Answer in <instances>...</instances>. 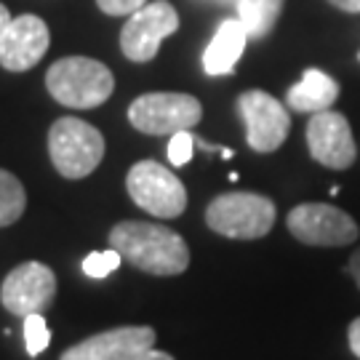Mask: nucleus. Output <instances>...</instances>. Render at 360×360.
Here are the masks:
<instances>
[{
    "mask_svg": "<svg viewBox=\"0 0 360 360\" xmlns=\"http://www.w3.org/2000/svg\"><path fill=\"white\" fill-rule=\"evenodd\" d=\"M110 248H115L131 267L158 275L174 278L190 267V248L179 232L150 224V221H120L110 230Z\"/></svg>",
    "mask_w": 360,
    "mask_h": 360,
    "instance_id": "nucleus-1",
    "label": "nucleus"
},
{
    "mask_svg": "<svg viewBox=\"0 0 360 360\" xmlns=\"http://www.w3.org/2000/svg\"><path fill=\"white\" fill-rule=\"evenodd\" d=\"M46 89L53 99L72 110H94L115 91V77L104 62L91 56H65L46 72Z\"/></svg>",
    "mask_w": 360,
    "mask_h": 360,
    "instance_id": "nucleus-2",
    "label": "nucleus"
},
{
    "mask_svg": "<svg viewBox=\"0 0 360 360\" xmlns=\"http://www.w3.org/2000/svg\"><path fill=\"white\" fill-rule=\"evenodd\" d=\"M104 136L96 126L77 117H59L49 129V155L65 179H86L104 158Z\"/></svg>",
    "mask_w": 360,
    "mask_h": 360,
    "instance_id": "nucleus-3",
    "label": "nucleus"
},
{
    "mask_svg": "<svg viewBox=\"0 0 360 360\" xmlns=\"http://www.w3.org/2000/svg\"><path fill=\"white\" fill-rule=\"evenodd\" d=\"M206 224L232 240H259L275 224V203L259 193L217 195L206 208Z\"/></svg>",
    "mask_w": 360,
    "mask_h": 360,
    "instance_id": "nucleus-4",
    "label": "nucleus"
},
{
    "mask_svg": "<svg viewBox=\"0 0 360 360\" xmlns=\"http://www.w3.org/2000/svg\"><path fill=\"white\" fill-rule=\"evenodd\" d=\"M203 104L190 94L153 91L136 96L129 107L131 126L150 136H171L176 131H190L200 123Z\"/></svg>",
    "mask_w": 360,
    "mask_h": 360,
    "instance_id": "nucleus-5",
    "label": "nucleus"
},
{
    "mask_svg": "<svg viewBox=\"0 0 360 360\" xmlns=\"http://www.w3.org/2000/svg\"><path fill=\"white\" fill-rule=\"evenodd\" d=\"M126 190L131 200L147 214L160 219H176L187 208V190L171 168L155 160L134 163L126 176Z\"/></svg>",
    "mask_w": 360,
    "mask_h": 360,
    "instance_id": "nucleus-6",
    "label": "nucleus"
},
{
    "mask_svg": "<svg viewBox=\"0 0 360 360\" xmlns=\"http://www.w3.org/2000/svg\"><path fill=\"white\" fill-rule=\"evenodd\" d=\"M176 30H179L176 8L168 0H153L126 19V25L120 30V51L136 65L153 62L160 43Z\"/></svg>",
    "mask_w": 360,
    "mask_h": 360,
    "instance_id": "nucleus-7",
    "label": "nucleus"
},
{
    "mask_svg": "<svg viewBox=\"0 0 360 360\" xmlns=\"http://www.w3.org/2000/svg\"><path fill=\"white\" fill-rule=\"evenodd\" d=\"M238 112L245 123V139L254 153H275L288 139L291 115L267 91H243L238 96Z\"/></svg>",
    "mask_w": 360,
    "mask_h": 360,
    "instance_id": "nucleus-8",
    "label": "nucleus"
},
{
    "mask_svg": "<svg viewBox=\"0 0 360 360\" xmlns=\"http://www.w3.org/2000/svg\"><path fill=\"white\" fill-rule=\"evenodd\" d=\"M288 232L307 245H349L358 240V224L347 211L328 203H302L288 211Z\"/></svg>",
    "mask_w": 360,
    "mask_h": 360,
    "instance_id": "nucleus-9",
    "label": "nucleus"
},
{
    "mask_svg": "<svg viewBox=\"0 0 360 360\" xmlns=\"http://www.w3.org/2000/svg\"><path fill=\"white\" fill-rule=\"evenodd\" d=\"M56 275L43 262H25L8 272L0 288V302L11 315H43L53 304Z\"/></svg>",
    "mask_w": 360,
    "mask_h": 360,
    "instance_id": "nucleus-10",
    "label": "nucleus"
},
{
    "mask_svg": "<svg viewBox=\"0 0 360 360\" xmlns=\"http://www.w3.org/2000/svg\"><path fill=\"white\" fill-rule=\"evenodd\" d=\"M309 155L326 168H349L358 158V147L352 139L347 117L334 110L315 112L307 123Z\"/></svg>",
    "mask_w": 360,
    "mask_h": 360,
    "instance_id": "nucleus-11",
    "label": "nucleus"
},
{
    "mask_svg": "<svg viewBox=\"0 0 360 360\" xmlns=\"http://www.w3.org/2000/svg\"><path fill=\"white\" fill-rule=\"evenodd\" d=\"M153 347L155 331L150 326H117L72 345L59 360H126Z\"/></svg>",
    "mask_w": 360,
    "mask_h": 360,
    "instance_id": "nucleus-12",
    "label": "nucleus"
},
{
    "mask_svg": "<svg viewBox=\"0 0 360 360\" xmlns=\"http://www.w3.org/2000/svg\"><path fill=\"white\" fill-rule=\"evenodd\" d=\"M51 32L49 25L35 13H22L11 19L6 35L0 40V65L8 72H25L32 70L49 51Z\"/></svg>",
    "mask_w": 360,
    "mask_h": 360,
    "instance_id": "nucleus-13",
    "label": "nucleus"
},
{
    "mask_svg": "<svg viewBox=\"0 0 360 360\" xmlns=\"http://www.w3.org/2000/svg\"><path fill=\"white\" fill-rule=\"evenodd\" d=\"M248 32L240 25V19H224L219 25L217 35L211 38L206 53H203V70L208 75H230L235 72V67L240 62V56L245 51V43H248Z\"/></svg>",
    "mask_w": 360,
    "mask_h": 360,
    "instance_id": "nucleus-14",
    "label": "nucleus"
},
{
    "mask_svg": "<svg viewBox=\"0 0 360 360\" xmlns=\"http://www.w3.org/2000/svg\"><path fill=\"white\" fill-rule=\"evenodd\" d=\"M339 99V83L323 70H304L299 83H294L285 94V104L296 112H323L331 110V104Z\"/></svg>",
    "mask_w": 360,
    "mask_h": 360,
    "instance_id": "nucleus-15",
    "label": "nucleus"
},
{
    "mask_svg": "<svg viewBox=\"0 0 360 360\" xmlns=\"http://www.w3.org/2000/svg\"><path fill=\"white\" fill-rule=\"evenodd\" d=\"M285 0H238L235 11L240 25L245 27L248 38L262 40L272 32V27L278 22V16L283 11Z\"/></svg>",
    "mask_w": 360,
    "mask_h": 360,
    "instance_id": "nucleus-16",
    "label": "nucleus"
},
{
    "mask_svg": "<svg viewBox=\"0 0 360 360\" xmlns=\"http://www.w3.org/2000/svg\"><path fill=\"white\" fill-rule=\"evenodd\" d=\"M27 208V193L11 171L0 168V227L19 221Z\"/></svg>",
    "mask_w": 360,
    "mask_h": 360,
    "instance_id": "nucleus-17",
    "label": "nucleus"
},
{
    "mask_svg": "<svg viewBox=\"0 0 360 360\" xmlns=\"http://www.w3.org/2000/svg\"><path fill=\"white\" fill-rule=\"evenodd\" d=\"M51 345V331L43 315H27L25 318V347L30 358H38L43 349Z\"/></svg>",
    "mask_w": 360,
    "mask_h": 360,
    "instance_id": "nucleus-18",
    "label": "nucleus"
},
{
    "mask_svg": "<svg viewBox=\"0 0 360 360\" xmlns=\"http://www.w3.org/2000/svg\"><path fill=\"white\" fill-rule=\"evenodd\" d=\"M123 257L117 254L115 248H107V251H94L83 259V272L89 278H107L110 272H115L120 267Z\"/></svg>",
    "mask_w": 360,
    "mask_h": 360,
    "instance_id": "nucleus-19",
    "label": "nucleus"
},
{
    "mask_svg": "<svg viewBox=\"0 0 360 360\" xmlns=\"http://www.w3.org/2000/svg\"><path fill=\"white\" fill-rule=\"evenodd\" d=\"M193 150H195V136L190 131H176L171 134L168 139V160L174 166H184L193 160Z\"/></svg>",
    "mask_w": 360,
    "mask_h": 360,
    "instance_id": "nucleus-20",
    "label": "nucleus"
},
{
    "mask_svg": "<svg viewBox=\"0 0 360 360\" xmlns=\"http://www.w3.org/2000/svg\"><path fill=\"white\" fill-rule=\"evenodd\" d=\"M96 6L107 16H131L147 6V0H96Z\"/></svg>",
    "mask_w": 360,
    "mask_h": 360,
    "instance_id": "nucleus-21",
    "label": "nucleus"
},
{
    "mask_svg": "<svg viewBox=\"0 0 360 360\" xmlns=\"http://www.w3.org/2000/svg\"><path fill=\"white\" fill-rule=\"evenodd\" d=\"M347 339H349V349L360 358V318H355V321L349 323Z\"/></svg>",
    "mask_w": 360,
    "mask_h": 360,
    "instance_id": "nucleus-22",
    "label": "nucleus"
},
{
    "mask_svg": "<svg viewBox=\"0 0 360 360\" xmlns=\"http://www.w3.org/2000/svg\"><path fill=\"white\" fill-rule=\"evenodd\" d=\"M126 360H174L168 352H160V349H144V352H139V355H131V358Z\"/></svg>",
    "mask_w": 360,
    "mask_h": 360,
    "instance_id": "nucleus-23",
    "label": "nucleus"
},
{
    "mask_svg": "<svg viewBox=\"0 0 360 360\" xmlns=\"http://www.w3.org/2000/svg\"><path fill=\"white\" fill-rule=\"evenodd\" d=\"M328 3L345 13H360V0H328Z\"/></svg>",
    "mask_w": 360,
    "mask_h": 360,
    "instance_id": "nucleus-24",
    "label": "nucleus"
},
{
    "mask_svg": "<svg viewBox=\"0 0 360 360\" xmlns=\"http://www.w3.org/2000/svg\"><path fill=\"white\" fill-rule=\"evenodd\" d=\"M347 270H349V275L355 278V283H358V288H360V251H355V254H352Z\"/></svg>",
    "mask_w": 360,
    "mask_h": 360,
    "instance_id": "nucleus-25",
    "label": "nucleus"
},
{
    "mask_svg": "<svg viewBox=\"0 0 360 360\" xmlns=\"http://www.w3.org/2000/svg\"><path fill=\"white\" fill-rule=\"evenodd\" d=\"M11 19H13L11 11L0 3V40H3V35H6V30H8V25H11Z\"/></svg>",
    "mask_w": 360,
    "mask_h": 360,
    "instance_id": "nucleus-26",
    "label": "nucleus"
},
{
    "mask_svg": "<svg viewBox=\"0 0 360 360\" xmlns=\"http://www.w3.org/2000/svg\"><path fill=\"white\" fill-rule=\"evenodd\" d=\"M206 3H219V6H235L238 0H206Z\"/></svg>",
    "mask_w": 360,
    "mask_h": 360,
    "instance_id": "nucleus-27",
    "label": "nucleus"
}]
</instances>
